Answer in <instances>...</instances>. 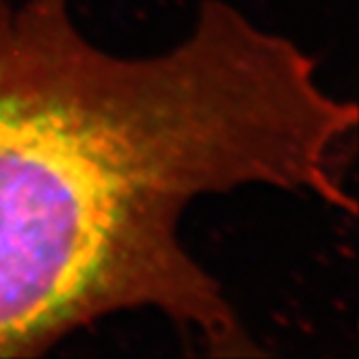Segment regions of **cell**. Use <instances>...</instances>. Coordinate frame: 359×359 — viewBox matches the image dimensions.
<instances>
[{
    "mask_svg": "<svg viewBox=\"0 0 359 359\" xmlns=\"http://www.w3.org/2000/svg\"><path fill=\"white\" fill-rule=\"evenodd\" d=\"M357 107L316 61L225 0L165 53L93 43L69 0H0V357H31L119 312L154 310L212 355H255L187 249L193 201L243 187L355 215Z\"/></svg>",
    "mask_w": 359,
    "mask_h": 359,
    "instance_id": "cell-1",
    "label": "cell"
}]
</instances>
